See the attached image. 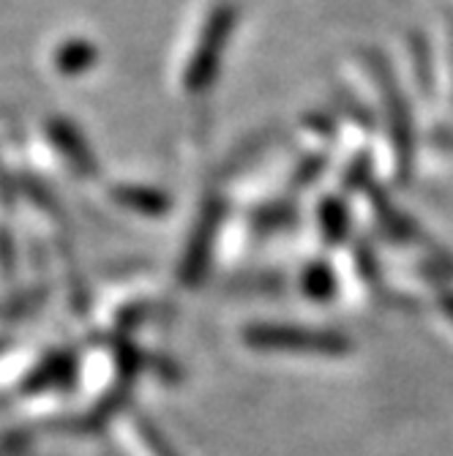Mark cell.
Segmentation results:
<instances>
[{"instance_id": "6da1fadb", "label": "cell", "mask_w": 453, "mask_h": 456, "mask_svg": "<svg viewBox=\"0 0 453 456\" xmlns=\"http://www.w3.org/2000/svg\"><path fill=\"white\" fill-rule=\"evenodd\" d=\"M235 22H238V14L230 4L216 6L208 14V20H205L199 41H197V47L189 58V66L183 71V86L189 94L202 96L214 88L219 69H222V58L227 53V45L235 30Z\"/></svg>"}, {"instance_id": "7a4b0ae2", "label": "cell", "mask_w": 453, "mask_h": 456, "mask_svg": "<svg viewBox=\"0 0 453 456\" xmlns=\"http://www.w3.org/2000/svg\"><path fill=\"white\" fill-rule=\"evenodd\" d=\"M246 345L271 353H303V355H344L352 350L350 339L334 330H311L298 325H252L243 334Z\"/></svg>"}, {"instance_id": "3957f363", "label": "cell", "mask_w": 453, "mask_h": 456, "mask_svg": "<svg viewBox=\"0 0 453 456\" xmlns=\"http://www.w3.org/2000/svg\"><path fill=\"white\" fill-rule=\"evenodd\" d=\"M368 66H372L383 96H385V115H388V126H391V140H393V151H396V164L399 173L409 175L413 170V148H416V134H413V118H409L404 94L399 91V86L393 82V71L388 69V63L380 55L368 58Z\"/></svg>"}, {"instance_id": "277c9868", "label": "cell", "mask_w": 453, "mask_h": 456, "mask_svg": "<svg viewBox=\"0 0 453 456\" xmlns=\"http://www.w3.org/2000/svg\"><path fill=\"white\" fill-rule=\"evenodd\" d=\"M222 202L219 200H208L202 205L199 219L191 230V238L186 243V255L181 263V281L186 287H194L202 281L205 271L211 265V255H214V243H216V232L222 224Z\"/></svg>"}, {"instance_id": "5b68a950", "label": "cell", "mask_w": 453, "mask_h": 456, "mask_svg": "<svg viewBox=\"0 0 453 456\" xmlns=\"http://www.w3.org/2000/svg\"><path fill=\"white\" fill-rule=\"evenodd\" d=\"M47 137L53 140L58 153L71 164L77 175H82V178L99 175V159H96L91 142L85 140V134L77 129L74 120H69V118L47 120Z\"/></svg>"}, {"instance_id": "8992f818", "label": "cell", "mask_w": 453, "mask_h": 456, "mask_svg": "<svg viewBox=\"0 0 453 456\" xmlns=\"http://www.w3.org/2000/svg\"><path fill=\"white\" fill-rule=\"evenodd\" d=\"M109 197L132 214H142L150 219L167 216L173 208V200L167 191H161L156 186H142V183H117L109 189Z\"/></svg>"}, {"instance_id": "52a82bcc", "label": "cell", "mask_w": 453, "mask_h": 456, "mask_svg": "<svg viewBox=\"0 0 453 456\" xmlns=\"http://www.w3.org/2000/svg\"><path fill=\"white\" fill-rule=\"evenodd\" d=\"M74 378V355L53 353L38 363V369L25 380V391H47L53 386H69Z\"/></svg>"}, {"instance_id": "ba28073f", "label": "cell", "mask_w": 453, "mask_h": 456, "mask_svg": "<svg viewBox=\"0 0 453 456\" xmlns=\"http://www.w3.org/2000/svg\"><path fill=\"white\" fill-rule=\"evenodd\" d=\"M96 58H99L96 45H91V41H85V38H69L66 45H61L55 53V66L61 74L77 77V74H85L88 69H93Z\"/></svg>"}, {"instance_id": "9c48e42d", "label": "cell", "mask_w": 453, "mask_h": 456, "mask_svg": "<svg viewBox=\"0 0 453 456\" xmlns=\"http://www.w3.org/2000/svg\"><path fill=\"white\" fill-rule=\"evenodd\" d=\"M320 230L325 243H344L350 235V211L339 197H325L320 202Z\"/></svg>"}, {"instance_id": "30bf717a", "label": "cell", "mask_w": 453, "mask_h": 456, "mask_svg": "<svg viewBox=\"0 0 453 456\" xmlns=\"http://www.w3.org/2000/svg\"><path fill=\"white\" fill-rule=\"evenodd\" d=\"M372 205H375V214H377V219H380L383 230H385L393 240H401V243L418 240V230H416V224L409 222L401 211H396L388 197L375 194V197H372Z\"/></svg>"}, {"instance_id": "8fae6325", "label": "cell", "mask_w": 453, "mask_h": 456, "mask_svg": "<svg viewBox=\"0 0 453 456\" xmlns=\"http://www.w3.org/2000/svg\"><path fill=\"white\" fill-rule=\"evenodd\" d=\"M303 293L320 304L331 301L336 296V276L325 263H311L303 271Z\"/></svg>"}, {"instance_id": "7c38bea8", "label": "cell", "mask_w": 453, "mask_h": 456, "mask_svg": "<svg viewBox=\"0 0 453 456\" xmlns=\"http://www.w3.org/2000/svg\"><path fill=\"white\" fill-rule=\"evenodd\" d=\"M413 66H416V71H418V79H421L424 91L429 94V91H432V79H434V74H432L429 47H426V41H421V36L413 38Z\"/></svg>"}, {"instance_id": "4fadbf2b", "label": "cell", "mask_w": 453, "mask_h": 456, "mask_svg": "<svg viewBox=\"0 0 453 456\" xmlns=\"http://www.w3.org/2000/svg\"><path fill=\"white\" fill-rule=\"evenodd\" d=\"M255 222L260 224V227H265V230H271V227H279V224H293L295 222V211L290 208V205H268V208H263L257 216H255Z\"/></svg>"}, {"instance_id": "5bb4252c", "label": "cell", "mask_w": 453, "mask_h": 456, "mask_svg": "<svg viewBox=\"0 0 453 456\" xmlns=\"http://www.w3.org/2000/svg\"><path fill=\"white\" fill-rule=\"evenodd\" d=\"M137 427H140V435H142L145 445L153 451V456H178V453L173 451V445L156 432V427H153L148 419H140V421H137Z\"/></svg>"}, {"instance_id": "9a60e30c", "label": "cell", "mask_w": 453, "mask_h": 456, "mask_svg": "<svg viewBox=\"0 0 453 456\" xmlns=\"http://www.w3.org/2000/svg\"><path fill=\"white\" fill-rule=\"evenodd\" d=\"M368 170H372V159H368L366 153L358 156V159L350 164V167H347V173H344V186H347V189L366 186V183H368Z\"/></svg>"}, {"instance_id": "2e32d148", "label": "cell", "mask_w": 453, "mask_h": 456, "mask_svg": "<svg viewBox=\"0 0 453 456\" xmlns=\"http://www.w3.org/2000/svg\"><path fill=\"white\" fill-rule=\"evenodd\" d=\"M14 268H17V248H14L12 232L6 227H0V271L12 276Z\"/></svg>"}, {"instance_id": "e0dca14e", "label": "cell", "mask_w": 453, "mask_h": 456, "mask_svg": "<svg viewBox=\"0 0 453 456\" xmlns=\"http://www.w3.org/2000/svg\"><path fill=\"white\" fill-rule=\"evenodd\" d=\"M322 170H325V156H314V159H309L303 167H301V173H298V183L303 186V183H311V181H317L320 175H322Z\"/></svg>"}, {"instance_id": "ac0fdd59", "label": "cell", "mask_w": 453, "mask_h": 456, "mask_svg": "<svg viewBox=\"0 0 453 456\" xmlns=\"http://www.w3.org/2000/svg\"><path fill=\"white\" fill-rule=\"evenodd\" d=\"M314 126V132H320V134H328V137H331L334 134V126H331V123H328L322 115H311L309 118V129Z\"/></svg>"}, {"instance_id": "d6986e66", "label": "cell", "mask_w": 453, "mask_h": 456, "mask_svg": "<svg viewBox=\"0 0 453 456\" xmlns=\"http://www.w3.org/2000/svg\"><path fill=\"white\" fill-rule=\"evenodd\" d=\"M440 306H442L445 314L453 320V293H442V296H440Z\"/></svg>"}]
</instances>
